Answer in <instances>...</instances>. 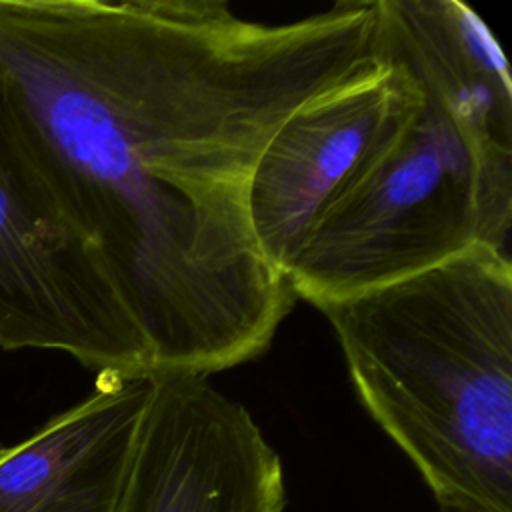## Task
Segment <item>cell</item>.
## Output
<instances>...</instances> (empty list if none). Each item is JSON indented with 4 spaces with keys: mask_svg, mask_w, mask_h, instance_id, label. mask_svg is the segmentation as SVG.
Returning a JSON list of instances; mask_svg holds the SVG:
<instances>
[{
    "mask_svg": "<svg viewBox=\"0 0 512 512\" xmlns=\"http://www.w3.org/2000/svg\"><path fill=\"white\" fill-rule=\"evenodd\" d=\"M316 308L438 508L512 512V256L474 246Z\"/></svg>",
    "mask_w": 512,
    "mask_h": 512,
    "instance_id": "obj_3",
    "label": "cell"
},
{
    "mask_svg": "<svg viewBox=\"0 0 512 512\" xmlns=\"http://www.w3.org/2000/svg\"><path fill=\"white\" fill-rule=\"evenodd\" d=\"M4 452H6V446H2V444H0V456H2Z\"/></svg>",
    "mask_w": 512,
    "mask_h": 512,
    "instance_id": "obj_9",
    "label": "cell"
},
{
    "mask_svg": "<svg viewBox=\"0 0 512 512\" xmlns=\"http://www.w3.org/2000/svg\"><path fill=\"white\" fill-rule=\"evenodd\" d=\"M282 510V462L252 414L210 376L154 372L120 512Z\"/></svg>",
    "mask_w": 512,
    "mask_h": 512,
    "instance_id": "obj_6",
    "label": "cell"
},
{
    "mask_svg": "<svg viewBox=\"0 0 512 512\" xmlns=\"http://www.w3.org/2000/svg\"><path fill=\"white\" fill-rule=\"evenodd\" d=\"M0 348L64 352L96 374L152 372L100 254L60 206L2 96Z\"/></svg>",
    "mask_w": 512,
    "mask_h": 512,
    "instance_id": "obj_4",
    "label": "cell"
},
{
    "mask_svg": "<svg viewBox=\"0 0 512 512\" xmlns=\"http://www.w3.org/2000/svg\"><path fill=\"white\" fill-rule=\"evenodd\" d=\"M382 66L296 110L268 140L248 190L264 260L288 276L326 210L378 158L420 100L404 62L380 42Z\"/></svg>",
    "mask_w": 512,
    "mask_h": 512,
    "instance_id": "obj_5",
    "label": "cell"
},
{
    "mask_svg": "<svg viewBox=\"0 0 512 512\" xmlns=\"http://www.w3.org/2000/svg\"><path fill=\"white\" fill-rule=\"evenodd\" d=\"M154 372L104 370L92 392L0 456V512H120Z\"/></svg>",
    "mask_w": 512,
    "mask_h": 512,
    "instance_id": "obj_7",
    "label": "cell"
},
{
    "mask_svg": "<svg viewBox=\"0 0 512 512\" xmlns=\"http://www.w3.org/2000/svg\"><path fill=\"white\" fill-rule=\"evenodd\" d=\"M438 512H460V510H452V508H438Z\"/></svg>",
    "mask_w": 512,
    "mask_h": 512,
    "instance_id": "obj_8",
    "label": "cell"
},
{
    "mask_svg": "<svg viewBox=\"0 0 512 512\" xmlns=\"http://www.w3.org/2000/svg\"><path fill=\"white\" fill-rule=\"evenodd\" d=\"M378 42L420 100L292 264L286 280L314 308L474 246L512 256V82L498 40L464 2L378 0Z\"/></svg>",
    "mask_w": 512,
    "mask_h": 512,
    "instance_id": "obj_2",
    "label": "cell"
},
{
    "mask_svg": "<svg viewBox=\"0 0 512 512\" xmlns=\"http://www.w3.org/2000/svg\"><path fill=\"white\" fill-rule=\"evenodd\" d=\"M380 66L378 0L280 24L222 0H0V96L152 372L270 348L296 296L256 246L252 172L296 110Z\"/></svg>",
    "mask_w": 512,
    "mask_h": 512,
    "instance_id": "obj_1",
    "label": "cell"
}]
</instances>
